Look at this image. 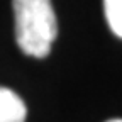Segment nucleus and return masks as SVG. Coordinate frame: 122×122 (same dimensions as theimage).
<instances>
[{"mask_svg":"<svg viewBox=\"0 0 122 122\" xmlns=\"http://www.w3.org/2000/svg\"><path fill=\"white\" fill-rule=\"evenodd\" d=\"M103 9L112 32L122 37V0H103Z\"/></svg>","mask_w":122,"mask_h":122,"instance_id":"7ed1b4c3","label":"nucleus"},{"mask_svg":"<svg viewBox=\"0 0 122 122\" xmlns=\"http://www.w3.org/2000/svg\"><path fill=\"white\" fill-rule=\"evenodd\" d=\"M109 122H122V119H114V120H109Z\"/></svg>","mask_w":122,"mask_h":122,"instance_id":"20e7f679","label":"nucleus"},{"mask_svg":"<svg viewBox=\"0 0 122 122\" xmlns=\"http://www.w3.org/2000/svg\"><path fill=\"white\" fill-rule=\"evenodd\" d=\"M27 109L22 98L9 88L0 86V122H25Z\"/></svg>","mask_w":122,"mask_h":122,"instance_id":"f03ea898","label":"nucleus"},{"mask_svg":"<svg viewBox=\"0 0 122 122\" xmlns=\"http://www.w3.org/2000/svg\"><path fill=\"white\" fill-rule=\"evenodd\" d=\"M15 41L20 51L32 58H46L58 34L51 0H14Z\"/></svg>","mask_w":122,"mask_h":122,"instance_id":"f257e3e1","label":"nucleus"}]
</instances>
